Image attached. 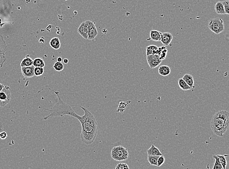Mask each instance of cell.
<instances>
[{"label":"cell","instance_id":"d6986e66","mask_svg":"<svg viewBox=\"0 0 229 169\" xmlns=\"http://www.w3.org/2000/svg\"><path fill=\"white\" fill-rule=\"evenodd\" d=\"M8 46L3 37L0 34V53H5L7 50Z\"/></svg>","mask_w":229,"mask_h":169},{"label":"cell","instance_id":"277c9868","mask_svg":"<svg viewBox=\"0 0 229 169\" xmlns=\"http://www.w3.org/2000/svg\"><path fill=\"white\" fill-rule=\"evenodd\" d=\"M208 28L214 33L219 34L224 30V24L223 20L219 18L210 20L208 23Z\"/></svg>","mask_w":229,"mask_h":169},{"label":"cell","instance_id":"8992f818","mask_svg":"<svg viewBox=\"0 0 229 169\" xmlns=\"http://www.w3.org/2000/svg\"><path fill=\"white\" fill-rule=\"evenodd\" d=\"M86 25L88 28V40H93L97 37L98 32L94 23L90 20L85 22Z\"/></svg>","mask_w":229,"mask_h":169},{"label":"cell","instance_id":"f1b7e54d","mask_svg":"<svg viewBox=\"0 0 229 169\" xmlns=\"http://www.w3.org/2000/svg\"><path fill=\"white\" fill-rule=\"evenodd\" d=\"M223 5L225 12L226 14H229V1H225L222 2Z\"/></svg>","mask_w":229,"mask_h":169},{"label":"cell","instance_id":"4316f807","mask_svg":"<svg viewBox=\"0 0 229 169\" xmlns=\"http://www.w3.org/2000/svg\"><path fill=\"white\" fill-rule=\"evenodd\" d=\"M44 73V68H40V67H35L34 69V74L35 76L37 77L43 75Z\"/></svg>","mask_w":229,"mask_h":169},{"label":"cell","instance_id":"484cf974","mask_svg":"<svg viewBox=\"0 0 229 169\" xmlns=\"http://www.w3.org/2000/svg\"><path fill=\"white\" fill-rule=\"evenodd\" d=\"M54 69L57 71H61L64 69L63 64L61 62H56L55 63L53 66Z\"/></svg>","mask_w":229,"mask_h":169},{"label":"cell","instance_id":"4fadbf2b","mask_svg":"<svg viewBox=\"0 0 229 169\" xmlns=\"http://www.w3.org/2000/svg\"><path fill=\"white\" fill-rule=\"evenodd\" d=\"M50 47L55 50H58L61 47V42L59 38L54 37L49 41Z\"/></svg>","mask_w":229,"mask_h":169},{"label":"cell","instance_id":"5bb4252c","mask_svg":"<svg viewBox=\"0 0 229 169\" xmlns=\"http://www.w3.org/2000/svg\"><path fill=\"white\" fill-rule=\"evenodd\" d=\"M158 73L162 76H167L170 74V69L169 66L163 65L159 68Z\"/></svg>","mask_w":229,"mask_h":169},{"label":"cell","instance_id":"ffe728a7","mask_svg":"<svg viewBox=\"0 0 229 169\" xmlns=\"http://www.w3.org/2000/svg\"><path fill=\"white\" fill-rule=\"evenodd\" d=\"M146 49H147L146 54L147 55H149L156 54L157 53L158 47L154 45H150L147 47Z\"/></svg>","mask_w":229,"mask_h":169},{"label":"cell","instance_id":"2e32d148","mask_svg":"<svg viewBox=\"0 0 229 169\" xmlns=\"http://www.w3.org/2000/svg\"><path fill=\"white\" fill-rule=\"evenodd\" d=\"M182 78L191 88H194V78L192 75L189 74H186Z\"/></svg>","mask_w":229,"mask_h":169},{"label":"cell","instance_id":"603a6c76","mask_svg":"<svg viewBox=\"0 0 229 169\" xmlns=\"http://www.w3.org/2000/svg\"><path fill=\"white\" fill-rule=\"evenodd\" d=\"M217 157L218 158L219 161L220 162V164L222 166L223 169H226V166L227 164V162L226 160V156H228V154L224 155H216Z\"/></svg>","mask_w":229,"mask_h":169},{"label":"cell","instance_id":"9c48e42d","mask_svg":"<svg viewBox=\"0 0 229 169\" xmlns=\"http://www.w3.org/2000/svg\"><path fill=\"white\" fill-rule=\"evenodd\" d=\"M78 33L83 38L87 40L88 39V28L85 22L81 23L77 30Z\"/></svg>","mask_w":229,"mask_h":169},{"label":"cell","instance_id":"d4e9b609","mask_svg":"<svg viewBox=\"0 0 229 169\" xmlns=\"http://www.w3.org/2000/svg\"><path fill=\"white\" fill-rule=\"evenodd\" d=\"M159 156H148V160L150 164L153 166H157V160Z\"/></svg>","mask_w":229,"mask_h":169},{"label":"cell","instance_id":"3957f363","mask_svg":"<svg viewBox=\"0 0 229 169\" xmlns=\"http://www.w3.org/2000/svg\"><path fill=\"white\" fill-rule=\"evenodd\" d=\"M110 154L114 160L117 161H122L128 159L129 153L126 148L122 146L119 145L112 148Z\"/></svg>","mask_w":229,"mask_h":169},{"label":"cell","instance_id":"5b68a950","mask_svg":"<svg viewBox=\"0 0 229 169\" xmlns=\"http://www.w3.org/2000/svg\"><path fill=\"white\" fill-rule=\"evenodd\" d=\"M11 98L9 88L6 86L0 92V107H4L9 103Z\"/></svg>","mask_w":229,"mask_h":169},{"label":"cell","instance_id":"ba28073f","mask_svg":"<svg viewBox=\"0 0 229 169\" xmlns=\"http://www.w3.org/2000/svg\"><path fill=\"white\" fill-rule=\"evenodd\" d=\"M34 66H23L21 67L22 73L24 77L25 78H32L35 76L34 74Z\"/></svg>","mask_w":229,"mask_h":169},{"label":"cell","instance_id":"d6a6232c","mask_svg":"<svg viewBox=\"0 0 229 169\" xmlns=\"http://www.w3.org/2000/svg\"><path fill=\"white\" fill-rule=\"evenodd\" d=\"M5 87V86L3 84L0 83V92L2 91V90H3Z\"/></svg>","mask_w":229,"mask_h":169},{"label":"cell","instance_id":"7c38bea8","mask_svg":"<svg viewBox=\"0 0 229 169\" xmlns=\"http://www.w3.org/2000/svg\"><path fill=\"white\" fill-rule=\"evenodd\" d=\"M147 154L148 156H160L163 155L160 152L158 148L156 147L154 145H152L150 148L147 151Z\"/></svg>","mask_w":229,"mask_h":169},{"label":"cell","instance_id":"cb8c5ba5","mask_svg":"<svg viewBox=\"0 0 229 169\" xmlns=\"http://www.w3.org/2000/svg\"><path fill=\"white\" fill-rule=\"evenodd\" d=\"M213 157L216 160V162H215L213 169H223L222 166L220 164V162L219 161L218 158L217 157L216 155H213ZM207 169H210L209 167V165H207Z\"/></svg>","mask_w":229,"mask_h":169},{"label":"cell","instance_id":"30bf717a","mask_svg":"<svg viewBox=\"0 0 229 169\" xmlns=\"http://www.w3.org/2000/svg\"><path fill=\"white\" fill-rule=\"evenodd\" d=\"M173 39V36L170 33H164L162 34L161 39L160 42L164 46H168L170 44Z\"/></svg>","mask_w":229,"mask_h":169},{"label":"cell","instance_id":"83f0119b","mask_svg":"<svg viewBox=\"0 0 229 169\" xmlns=\"http://www.w3.org/2000/svg\"><path fill=\"white\" fill-rule=\"evenodd\" d=\"M6 60L5 53H0V69L3 68Z\"/></svg>","mask_w":229,"mask_h":169},{"label":"cell","instance_id":"e575fe53","mask_svg":"<svg viewBox=\"0 0 229 169\" xmlns=\"http://www.w3.org/2000/svg\"><path fill=\"white\" fill-rule=\"evenodd\" d=\"M62 57H59L58 58H57V61L58 62H61L62 61Z\"/></svg>","mask_w":229,"mask_h":169},{"label":"cell","instance_id":"9a60e30c","mask_svg":"<svg viewBox=\"0 0 229 169\" xmlns=\"http://www.w3.org/2000/svg\"><path fill=\"white\" fill-rule=\"evenodd\" d=\"M167 49H166L165 46L158 47L157 50V53L156 54L158 55L159 57V59L161 60H163L166 59V56L167 55Z\"/></svg>","mask_w":229,"mask_h":169},{"label":"cell","instance_id":"836d02e7","mask_svg":"<svg viewBox=\"0 0 229 169\" xmlns=\"http://www.w3.org/2000/svg\"><path fill=\"white\" fill-rule=\"evenodd\" d=\"M63 62L64 63L66 64H68L69 63V60L68 59H66V58H65V59L63 60Z\"/></svg>","mask_w":229,"mask_h":169},{"label":"cell","instance_id":"52a82bcc","mask_svg":"<svg viewBox=\"0 0 229 169\" xmlns=\"http://www.w3.org/2000/svg\"><path fill=\"white\" fill-rule=\"evenodd\" d=\"M147 60L148 63L151 69L156 68L162 61L159 59V57L157 54L147 55Z\"/></svg>","mask_w":229,"mask_h":169},{"label":"cell","instance_id":"4dcf8cb0","mask_svg":"<svg viewBox=\"0 0 229 169\" xmlns=\"http://www.w3.org/2000/svg\"><path fill=\"white\" fill-rule=\"evenodd\" d=\"M165 161V158L163 155L159 156V157L157 160V167H159L161 166L162 165H163Z\"/></svg>","mask_w":229,"mask_h":169},{"label":"cell","instance_id":"6da1fadb","mask_svg":"<svg viewBox=\"0 0 229 169\" xmlns=\"http://www.w3.org/2000/svg\"><path fill=\"white\" fill-rule=\"evenodd\" d=\"M54 91L57 96V103L50 109L43 107V110L50 112L49 115L44 118L45 120L54 116L62 117L65 115H69L74 117L79 121L82 126V132L80 136L81 141L87 145L93 144L97 136L98 125L93 115L85 107L80 106L85 112L83 115L80 116L75 112L69 104L61 99L59 95V92Z\"/></svg>","mask_w":229,"mask_h":169},{"label":"cell","instance_id":"44dd1931","mask_svg":"<svg viewBox=\"0 0 229 169\" xmlns=\"http://www.w3.org/2000/svg\"><path fill=\"white\" fill-rule=\"evenodd\" d=\"M33 66L35 67H40V68H44L45 66V63L44 61L41 58H36L34 59L33 62Z\"/></svg>","mask_w":229,"mask_h":169},{"label":"cell","instance_id":"ac0fdd59","mask_svg":"<svg viewBox=\"0 0 229 169\" xmlns=\"http://www.w3.org/2000/svg\"><path fill=\"white\" fill-rule=\"evenodd\" d=\"M33 60L30 57L29 55H27L25 56V57L24 58L21 62L20 66L21 67L23 66H31L33 65Z\"/></svg>","mask_w":229,"mask_h":169},{"label":"cell","instance_id":"7402d4cb","mask_svg":"<svg viewBox=\"0 0 229 169\" xmlns=\"http://www.w3.org/2000/svg\"><path fill=\"white\" fill-rule=\"evenodd\" d=\"M178 86L180 87V88L183 91H188V90L192 89L191 87H189V86L188 85V84L184 81L182 78H180L178 79Z\"/></svg>","mask_w":229,"mask_h":169},{"label":"cell","instance_id":"8fae6325","mask_svg":"<svg viewBox=\"0 0 229 169\" xmlns=\"http://www.w3.org/2000/svg\"><path fill=\"white\" fill-rule=\"evenodd\" d=\"M162 33L156 30H152L150 31V39L155 42H160L161 39Z\"/></svg>","mask_w":229,"mask_h":169},{"label":"cell","instance_id":"e0dca14e","mask_svg":"<svg viewBox=\"0 0 229 169\" xmlns=\"http://www.w3.org/2000/svg\"><path fill=\"white\" fill-rule=\"evenodd\" d=\"M214 9L216 11V13L218 14H225L226 13L225 12L224 7L222 2L219 1L217 2L215 5L214 6Z\"/></svg>","mask_w":229,"mask_h":169},{"label":"cell","instance_id":"1f68e13d","mask_svg":"<svg viewBox=\"0 0 229 169\" xmlns=\"http://www.w3.org/2000/svg\"><path fill=\"white\" fill-rule=\"evenodd\" d=\"M8 136V134L6 132H0V138L1 139H5Z\"/></svg>","mask_w":229,"mask_h":169},{"label":"cell","instance_id":"f546056e","mask_svg":"<svg viewBox=\"0 0 229 169\" xmlns=\"http://www.w3.org/2000/svg\"><path fill=\"white\" fill-rule=\"evenodd\" d=\"M115 169H129V168L126 163H120L116 165Z\"/></svg>","mask_w":229,"mask_h":169},{"label":"cell","instance_id":"7a4b0ae2","mask_svg":"<svg viewBox=\"0 0 229 169\" xmlns=\"http://www.w3.org/2000/svg\"><path fill=\"white\" fill-rule=\"evenodd\" d=\"M229 124V112L227 110H219L212 117L211 127L215 134L218 136H223L228 129Z\"/></svg>","mask_w":229,"mask_h":169}]
</instances>
